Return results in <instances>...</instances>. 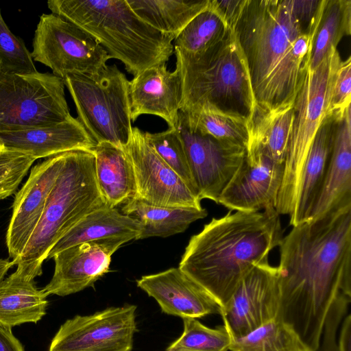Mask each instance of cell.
I'll return each instance as SVG.
<instances>
[{
  "mask_svg": "<svg viewBox=\"0 0 351 351\" xmlns=\"http://www.w3.org/2000/svg\"><path fill=\"white\" fill-rule=\"evenodd\" d=\"M47 5L92 36L134 77L165 64L174 52V38L141 20L126 0H51Z\"/></svg>",
  "mask_w": 351,
  "mask_h": 351,
  "instance_id": "4",
  "label": "cell"
},
{
  "mask_svg": "<svg viewBox=\"0 0 351 351\" xmlns=\"http://www.w3.org/2000/svg\"><path fill=\"white\" fill-rule=\"evenodd\" d=\"M134 13L158 31L175 38L210 0H126Z\"/></svg>",
  "mask_w": 351,
  "mask_h": 351,
  "instance_id": "29",
  "label": "cell"
},
{
  "mask_svg": "<svg viewBox=\"0 0 351 351\" xmlns=\"http://www.w3.org/2000/svg\"><path fill=\"white\" fill-rule=\"evenodd\" d=\"M245 3L246 0H210V6L228 27L233 29Z\"/></svg>",
  "mask_w": 351,
  "mask_h": 351,
  "instance_id": "38",
  "label": "cell"
},
{
  "mask_svg": "<svg viewBox=\"0 0 351 351\" xmlns=\"http://www.w3.org/2000/svg\"><path fill=\"white\" fill-rule=\"evenodd\" d=\"M99 191L108 206L116 208L136 195L132 165L124 151L109 143H97L92 149Z\"/></svg>",
  "mask_w": 351,
  "mask_h": 351,
  "instance_id": "24",
  "label": "cell"
},
{
  "mask_svg": "<svg viewBox=\"0 0 351 351\" xmlns=\"http://www.w3.org/2000/svg\"><path fill=\"white\" fill-rule=\"evenodd\" d=\"M137 287L154 298L163 313L185 318L221 315L222 307L203 287L179 267L142 276Z\"/></svg>",
  "mask_w": 351,
  "mask_h": 351,
  "instance_id": "18",
  "label": "cell"
},
{
  "mask_svg": "<svg viewBox=\"0 0 351 351\" xmlns=\"http://www.w3.org/2000/svg\"><path fill=\"white\" fill-rule=\"evenodd\" d=\"M32 47L33 60L49 67L62 80L71 73H97L110 59L88 33L53 13L40 16Z\"/></svg>",
  "mask_w": 351,
  "mask_h": 351,
  "instance_id": "10",
  "label": "cell"
},
{
  "mask_svg": "<svg viewBox=\"0 0 351 351\" xmlns=\"http://www.w3.org/2000/svg\"><path fill=\"white\" fill-rule=\"evenodd\" d=\"M136 306L108 307L63 323L48 351H132L137 330Z\"/></svg>",
  "mask_w": 351,
  "mask_h": 351,
  "instance_id": "11",
  "label": "cell"
},
{
  "mask_svg": "<svg viewBox=\"0 0 351 351\" xmlns=\"http://www.w3.org/2000/svg\"><path fill=\"white\" fill-rule=\"evenodd\" d=\"M283 172L284 164L274 162L260 150L246 152L217 204L231 211L253 212L275 208Z\"/></svg>",
  "mask_w": 351,
  "mask_h": 351,
  "instance_id": "17",
  "label": "cell"
},
{
  "mask_svg": "<svg viewBox=\"0 0 351 351\" xmlns=\"http://www.w3.org/2000/svg\"><path fill=\"white\" fill-rule=\"evenodd\" d=\"M333 120L327 119L318 130L306 156L299 184L297 199L289 224L306 221L322 186L332 141Z\"/></svg>",
  "mask_w": 351,
  "mask_h": 351,
  "instance_id": "25",
  "label": "cell"
},
{
  "mask_svg": "<svg viewBox=\"0 0 351 351\" xmlns=\"http://www.w3.org/2000/svg\"><path fill=\"white\" fill-rule=\"evenodd\" d=\"M145 134L147 141L159 156L199 197L191 177L183 143L177 129L168 128L156 133L145 132Z\"/></svg>",
  "mask_w": 351,
  "mask_h": 351,
  "instance_id": "34",
  "label": "cell"
},
{
  "mask_svg": "<svg viewBox=\"0 0 351 351\" xmlns=\"http://www.w3.org/2000/svg\"><path fill=\"white\" fill-rule=\"evenodd\" d=\"M351 33V1L322 0L315 25L311 34L308 69H317L343 37Z\"/></svg>",
  "mask_w": 351,
  "mask_h": 351,
  "instance_id": "27",
  "label": "cell"
},
{
  "mask_svg": "<svg viewBox=\"0 0 351 351\" xmlns=\"http://www.w3.org/2000/svg\"><path fill=\"white\" fill-rule=\"evenodd\" d=\"M13 265L12 261L0 259V282L4 279L5 274Z\"/></svg>",
  "mask_w": 351,
  "mask_h": 351,
  "instance_id": "42",
  "label": "cell"
},
{
  "mask_svg": "<svg viewBox=\"0 0 351 351\" xmlns=\"http://www.w3.org/2000/svg\"><path fill=\"white\" fill-rule=\"evenodd\" d=\"M341 319L335 316H328L324 323L318 348L315 351H337V339Z\"/></svg>",
  "mask_w": 351,
  "mask_h": 351,
  "instance_id": "39",
  "label": "cell"
},
{
  "mask_svg": "<svg viewBox=\"0 0 351 351\" xmlns=\"http://www.w3.org/2000/svg\"><path fill=\"white\" fill-rule=\"evenodd\" d=\"M233 30L246 60L255 110L293 108L308 69L311 41L286 0H246Z\"/></svg>",
  "mask_w": 351,
  "mask_h": 351,
  "instance_id": "2",
  "label": "cell"
},
{
  "mask_svg": "<svg viewBox=\"0 0 351 351\" xmlns=\"http://www.w3.org/2000/svg\"><path fill=\"white\" fill-rule=\"evenodd\" d=\"M278 247L276 318L315 351L331 304L351 297V204L293 226Z\"/></svg>",
  "mask_w": 351,
  "mask_h": 351,
  "instance_id": "1",
  "label": "cell"
},
{
  "mask_svg": "<svg viewBox=\"0 0 351 351\" xmlns=\"http://www.w3.org/2000/svg\"><path fill=\"white\" fill-rule=\"evenodd\" d=\"M0 67L19 75L36 73L31 52L23 40L16 36L4 21L0 10Z\"/></svg>",
  "mask_w": 351,
  "mask_h": 351,
  "instance_id": "35",
  "label": "cell"
},
{
  "mask_svg": "<svg viewBox=\"0 0 351 351\" xmlns=\"http://www.w3.org/2000/svg\"><path fill=\"white\" fill-rule=\"evenodd\" d=\"M123 149L134 174V197L158 206L202 208L199 197L149 143L145 132L132 127L130 141Z\"/></svg>",
  "mask_w": 351,
  "mask_h": 351,
  "instance_id": "13",
  "label": "cell"
},
{
  "mask_svg": "<svg viewBox=\"0 0 351 351\" xmlns=\"http://www.w3.org/2000/svg\"><path fill=\"white\" fill-rule=\"evenodd\" d=\"M293 117V107L276 112L255 110L250 121L246 152L258 149L274 162L284 164Z\"/></svg>",
  "mask_w": 351,
  "mask_h": 351,
  "instance_id": "28",
  "label": "cell"
},
{
  "mask_svg": "<svg viewBox=\"0 0 351 351\" xmlns=\"http://www.w3.org/2000/svg\"><path fill=\"white\" fill-rule=\"evenodd\" d=\"M176 129L199 199H209L217 203L222 191L242 164L246 148L191 128L180 111Z\"/></svg>",
  "mask_w": 351,
  "mask_h": 351,
  "instance_id": "12",
  "label": "cell"
},
{
  "mask_svg": "<svg viewBox=\"0 0 351 351\" xmlns=\"http://www.w3.org/2000/svg\"><path fill=\"white\" fill-rule=\"evenodd\" d=\"M351 57L341 61L332 86L329 116L333 121L343 119L350 110Z\"/></svg>",
  "mask_w": 351,
  "mask_h": 351,
  "instance_id": "37",
  "label": "cell"
},
{
  "mask_svg": "<svg viewBox=\"0 0 351 351\" xmlns=\"http://www.w3.org/2000/svg\"><path fill=\"white\" fill-rule=\"evenodd\" d=\"M230 351H313L294 328L275 318L245 336L232 338Z\"/></svg>",
  "mask_w": 351,
  "mask_h": 351,
  "instance_id": "31",
  "label": "cell"
},
{
  "mask_svg": "<svg viewBox=\"0 0 351 351\" xmlns=\"http://www.w3.org/2000/svg\"><path fill=\"white\" fill-rule=\"evenodd\" d=\"M182 82L180 111L212 106L249 123L256 104L245 58L233 29L206 51L190 55L174 48Z\"/></svg>",
  "mask_w": 351,
  "mask_h": 351,
  "instance_id": "6",
  "label": "cell"
},
{
  "mask_svg": "<svg viewBox=\"0 0 351 351\" xmlns=\"http://www.w3.org/2000/svg\"><path fill=\"white\" fill-rule=\"evenodd\" d=\"M106 206L97 182L93 152H65L43 215L14 265L34 279L40 276L43 263L57 242L87 215Z\"/></svg>",
  "mask_w": 351,
  "mask_h": 351,
  "instance_id": "5",
  "label": "cell"
},
{
  "mask_svg": "<svg viewBox=\"0 0 351 351\" xmlns=\"http://www.w3.org/2000/svg\"><path fill=\"white\" fill-rule=\"evenodd\" d=\"M128 240L110 238L76 244L57 254L49 282L43 288L47 295L66 296L93 287L109 271L112 254Z\"/></svg>",
  "mask_w": 351,
  "mask_h": 351,
  "instance_id": "16",
  "label": "cell"
},
{
  "mask_svg": "<svg viewBox=\"0 0 351 351\" xmlns=\"http://www.w3.org/2000/svg\"><path fill=\"white\" fill-rule=\"evenodd\" d=\"M130 118L135 121L142 114L163 119L169 128L176 129L182 99L180 69L171 72L165 64L149 67L130 81Z\"/></svg>",
  "mask_w": 351,
  "mask_h": 351,
  "instance_id": "19",
  "label": "cell"
},
{
  "mask_svg": "<svg viewBox=\"0 0 351 351\" xmlns=\"http://www.w3.org/2000/svg\"><path fill=\"white\" fill-rule=\"evenodd\" d=\"M35 160L29 155L7 148L0 152V199L16 193Z\"/></svg>",
  "mask_w": 351,
  "mask_h": 351,
  "instance_id": "36",
  "label": "cell"
},
{
  "mask_svg": "<svg viewBox=\"0 0 351 351\" xmlns=\"http://www.w3.org/2000/svg\"><path fill=\"white\" fill-rule=\"evenodd\" d=\"M180 112L188 125L198 132L247 147L250 135L247 118L212 106H203L189 112Z\"/></svg>",
  "mask_w": 351,
  "mask_h": 351,
  "instance_id": "30",
  "label": "cell"
},
{
  "mask_svg": "<svg viewBox=\"0 0 351 351\" xmlns=\"http://www.w3.org/2000/svg\"><path fill=\"white\" fill-rule=\"evenodd\" d=\"M5 149V147L4 146L2 141L0 139V152L4 151Z\"/></svg>",
  "mask_w": 351,
  "mask_h": 351,
  "instance_id": "43",
  "label": "cell"
},
{
  "mask_svg": "<svg viewBox=\"0 0 351 351\" xmlns=\"http://www.w3.org/2000/svg\"><path fill=\"white\" fill-rule=\"evenodd\" d=\"M337 351H351V315L347 314L339 328L337 339Z\"/></svg>",
  "mask_w": 351,
  "mask_h": 351,
  "instance_id": "41",
  "label": "cell"
},
{
  "mask_svg": "<svg viewBox=\"0 0 351 351\" xmlns=\"http://www.w3.org/2000/svg\"><path fill=\"white\" fill-rule=\"evenodd\" d=\"M142 228L138 219L123 214L116 208L106 206L89 213L79 221L53 247L47 258L81 243L110 238H121L128 241L138 239Z\"/></svg>",
  "mask_w": 351,
  "mask_h": 351,
  "instance_id": "23",
  "label": "cell"
},
{
  "mask_svg": "<svg viewBox=\"0 0 351 351\" xmlns=\"http://www.w3.org/2000/svg\"><path fill=\"white\" fill-rule=\"evenodd\" d=\"M280 304L278 267L267 261L243 278L220 315L232 338H238L276 318Z\"/></svg>",
  "mask_w": 351,
  "mask_h": 351,
  "instance_id": "14",
  "label": "cell"
},
{
  "mask_svg": "<svg viewBox=\"0 0 351 351\" xmlns=\"http://www.w3.org/2000/svg\"><path fill=\"white\" fill-rule=\"evenodd\" d=\"M47 296L34 278L16 268L0 282V324L12 328L37 323L46 313Z\"/></svg>",
  "mask_w": 351,
  "mask_h": 351,
  "instance_id": "22",
  "label": "cell"
},
{
  "mask_svg": "<svg viewBox=\"0 0 351 351\" xmlns=\"http://www.w3.org/2000/svg\"><path fill=\"white\" fill-rule=\"evenodd\" d=\"M121 213L141 222L143 228L138 239L167 237L183 232L193 222L208 215L204 208L158 206L136 197L123 204Z\"/></svg>",
  "mask_w": 351,
  "mask_h": 351,
  "instance_id": "26",
  "label": "cell"
},
{
  "mask_svg": "<svg viewBox=\"0 0 351 351\" xmlns=\"http://www.w3.org/2000/svg\"><path fill=\"white\" fill-rule=\"evenodd\" d=\"M341 61L332 48L315 70L307 69L293 104L294 117L275 209L290 218L295 210L303 166L313 139L329 116L332 86Z\"/></svg>",
  "mask_w": 351,
  "mask_h": 351,
  "instance_id": "7",
  "label": "cell"
},
{
  "mask_svg": "<svg viewBox=\"0 0 351 351\" xmlns=\"http://www.w3.org/2000/svg\"><path fill=\"white\" fill-rule=\"evenodd\" d=\"M5 148L33 157L49 158L73 150H89L97 143L77 118L24 130L0 134Z\"/></svg>",
  "mask_w": 351,
  "mask_h": 351,
  "instance_id": "21",
  "label": "cell"
},
{
  "mask_svg": "<svg viewBox=\"0 0 351 351\" xmlns=\"http://www.w3.org/2000/svg\"><path fill=\"white\" fill-rule=\"evenodd\" d=\"M64 86L53 73L19 75L0 67V134L70 119Z\"/></svg>",
  "mask_w": 351,
  "mask_h": 351,
  "instance_id": "9",
  "label": "cell"
},
{
  "mask_svg": "<svg viewBox=\"0 0 351 351\" xmlns=\"http://www.w3.org/2000/svg\"><path fill=\"white\" fill-rule=\"evenodd\" d=\"M182 319V335L166 351H229L232 337L224 324L212 328L197 319Z\"/></svg>",
  "mask_w": 351,
  "mask_h": 351,
  "instance_id": "33",
  "label": "cell"
},
{
  "mask_svg": "<svg viewBox=\"0 0 351 351\" xmlns=\"http://www.w3.org/2000/svg\"><path fill=\"white\" fill-rule=\"evenodd\" d=\"M351 204V114L333 121L328 163L320 190L306 220Z\"/></svg>",
  "mask_w": 351,
  "mask_h": 351,
  "instance_id": "20",
  "label": "cell"
},
{
  "mask_svg": "<svg viewBox=\"0 0 351 351\" xmlns=\"http://www.w3.org/2000/svg\"><path fill=\"white\" fill-rule=\"evenodd\" d=\"M64 157L65 152L47 158L32 167L27 180L15 194L6 233V245L13 265L23 254L38 224Z\"/></svg>",
  "mask_w": 351,
  "mask_h": 351,
  "instance_id": "15",
  "label": "cell"
},
{
  "mask_svg": "<svg viewBox=\"0 0 351 351\" xmlns=\"http://www.w3.org/2000/svg\"><path fill=\"white\" fill-rule=\"evenodd\" d=\"M0 351H25L12 328L0 324Z\"/></svg>",
  "mask_w": 351,
  "mask_h": 351,
  "instance_id": "40",
  "label": "cell"
},
{
  "mask_svg": "<svg viewBox=\"0 0 351 351\" xmlns=\"http://www.w3.org/2000/svg\"><path fill=\"white\" fill-rule=\"evenodd\" d=\"M77 113V119L95 143L124 148L132 134L130 81L116 64L95 74H68L63 79Z\"/></svg>",
  "mask_w": 351,
  "mask_h": 351,
  "instance_id": "8",
  "label": "cell"
},
{
  "mask_svg": "<svg viewBox=\"0 0 351 351\" xmlns=\"http://www.w3.org/2000/svg\"><path fill=\"white\" fill-rule=\"evenodd\" d=\"M282 232L274 206L263 211L230 210L191 237L178 267L223 308L243 278L256 265L268 261Z\"/></svg>",
  "mask_w": 351,
  "mask_h": 351,
  "instance_id": "3",
  "label": "cell"
},
{
  "mask_svg": "<svg viewBox=\"0 0 351 351\" xmlns=\"http://www.w3.org/2000/svg\"><path fill=\"white\" fill-rule=\"evenodd\" d=\"M230 28L209 6L196 15L175 38L174 48L195 55L213 47L226 36Z\"/></svg>",
  "mask_w": 351,
  "mask_h": 351,
  "instance_id": "32",
  "label": "cell"
}]
</instances>
